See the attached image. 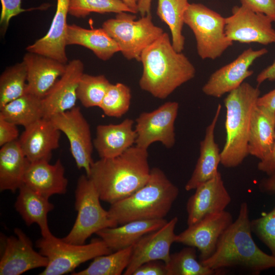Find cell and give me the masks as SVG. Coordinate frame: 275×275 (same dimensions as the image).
<instances>
[{
  "instance_id": "4316f807",
  "label": "cell",
  "mask_w": 275,
  "mask_h": 275,
  "mask_svg": "<svg viewBox=\"0 0 275 275\" xmlns=\"http://www.w3.org/2000/svg\"><path fill=\"white\" fill-rule=\"evenodd\" d=\"M48 199L23 184L19 189L14 204L16 211L26 225L34 223L38 225L42 237L51 233L48 227L47 215L53 209L54 206Z\"/></svg>"
},
{
  "instance_id": "d6986e66",
  "label": "cell",
  "mask_w": 275,
  "mask_h": 275,
  "mask_svg": "<svg viewBox=\"0 0 275 275\" xmlns=\"http://www.w3.org/2000/svg\"><path fill=\"white\" fill-rule=\"evenodd\" d=\"M61 132L49 119L43 118L24 128L18 142L29 161H49L59 147Z\"/></svg>"
},
{
  "instance_id": "f1b7e54d",
  "label": "cell",
  "mask_w": 275,
  "mask_h": 275,
  "mask_svg": "<svg viewBox=\"0 0 275 275\" xmlns=\"http://www.w3.org/2000/svg\"><path fill=\"white\" fill-rule=\"evenodd\" d=\"M67 45L86 47L103 61H107L120 52L118 45L102 28L88 29L74 24H68Z\"/></svg>"
},
{
  "instance_id": "f6af8a7d",
  "label": "cell",
  "mask_w": 275,
  "mask_h": 275,
  "mask_svg": "<svg viewBox=\"0 0 275 275\" xmlns=\"http://www.w3.org/2000/svg\"><path fill=\"white\" fill-rule=\"evenodd\" d=\"M275 80V60L269 66L261 71L256 77V81L259 85L266 80Z\"/></svg>"
},
{
  "instance_id": "8992f818",
  "label": "cell",
  "mask_w": 275,
  "mask_h": 275,
  "mask_svg": "<svg viewBox=\"0 0 275 275\" xmlns=\"http://www.w3.org/2000/svg\"><path fill=\"white\" fill-rule=\"evenodd\" d=\"M99 194L89 178L81 175L75 191V208L77 215L72 228L62 239L67 242L85 244L92 234L118 225L102 207Z\"/></svg>"
},
{
  "instance_id": "ee69618b",
  "label": "cell",
  "mask_w": 275,
  "mask_h": 275,
  "mask_svg": "<svg viewBox=\"0 0 275 275\" xmlns=\"http://www.w3.org/2000/svg\"><path fill=\"white\" fill-rule=\"evenodd\" d=\"M257 105L275 114V89L260 96Z\"/></svg>"
},
{
  "instance_id": "ac0fdd59",
  "label": "cell",
  "mask_w": 275,
  "mask_h": 275,
  "mask_svg": "<svg viewBox=\"0 0 275 275\" xmlns=\"http://www.w3.org/2000/svg\"><path fill=\"white\" fill-rule=\"evenodd\" d=\"M84 70V64L79 59L67 64L64 74L42 99L44 118L50 119L75 106L78 99L77 89Z\"/></svg>"
},
{
  "instance_id": "6da1fadb",
  "label": "cell",
  "mask_w": 275,
  "mask_h": 275,
  "mask_svg": "<svg viewBox=\"0 0 275 275\" xmlns=\"http://www.w3.org/2000/svg\"><path fill=\"white\" fill-rule=\"evenodd\" d=\"M150 172L147 150L133 146L118 156L94 161L87 176L100 200L111 205L143 186Z\"/></svg>"
},
{
  "instance_id": "9a60e30c",
  "label": "cell",
  "mask_w": 275,
  "mask_h": 275,
  "mask_svg": "<svg viewBox=\"0 0 275 275\" xmlns=\"http://www.w3.org/2000/svg\"><path fill=\"white\" fill-rule=\"evenodd\" d=\"M178 221L177 217H174L159 229L140 238L132 246L130 261L124 274L132 275L136 269L147 262L168 263L171 246L175 242V229Z\"/></svg>"
},
{
  "instance_id": "8d00e7d4",
  "label": "cell",
  "mask_w": 275,
  "mask_h": 275,
  "mask_svg": "<svg viewBox=\"0 0 275 275\" xmlns=\"http://www.w3.org/2000/svg\"><path fill=\"white\" fill-rule=\"evenodd\" d=\"M131 98L127 86L121 82L111 84L99 107L108 117L120 118L129 110Z\"/></svg>"
},
{
  "instance_id": "277c9868",
  "label": "cell",
  "mask_w": 275,
  "mask_h": 275,
  "mask_svg": "<svg viewBox=\"0 0 275 275\" xmlns=\"http://www.w3.org/2000/svg\"><path fill=\"white\" fill-rule=\"evenodd\" d=\"M178 187L159 168L151 169L147 183L130 196L111 205V218L118 225L142 219L164 218L177 198Z\"/></svg>"
},
{
  "instance_id": "5bb4252c",
  "label": "cell",
  "mask_w": 275,
  "mask_h": 275,
  "mask_svg": "<svg viewBox=\"0 0 275 275\" xmlns=\"http://www.w3.org/2000/svg\"><path fill=\"white\" fill-rule=\"evenodd\" d=\"M266 48L243 50L234 60L213 72L202 90L205 95L221 98L239 87L254 71L250 69L255 60L266 54Z\"/></svg>"
},
{
  "instance_id": "484cf974",
  "label": "cell",
  "mask_w": 275,
  "mask_h": 275,
  "mask_svg": "<svg viewBox=\"0 0 275 275\" xmlns=\"http://www.w3.org/2000/svg\"><path fill=\"white\" fill-rule=\"evenodd\" d=\"M275 139V114L257 105L254 108L248 141L249 155L260 160L271 151Z\"/></svg>"
},
{
  "instance_id": "83f0119b",
  "label": "cell",
  "mask_w": 275,
  "mask_h": 275,
  "mask_svg": "<svg viewBox=\"0 0 275 275\" xmlns=\"http://www.w3.org/2000/svg\"><path fill=\"white\" fill-rule=\"evenodd\" d=\"M29 160L18 139L5 144L0 149V190L15 193L23 184Z\"/></svg>"
},
{
  "instance_id": "8fae6325",
  "label": "cell",
  "mask_w": 275,
  "mask_h": 275,
  "mask_svg": "<svg viewBox=\"0 0 275 275\" xmlns=\"http://www.w3.org/2000/svg\"><path fill=\"white\" fill-rule=\"evenodd\" d=\"M225 32L232 41L256 43L266 45L275 43L273 22L268 16L256 12L241 5L235 6L232 14L225 17Z\"/></svg>"
},
{
  "instance_id": "2e32d148",
  "label": "cell",
  "mask_w": 275,
  "mask_h": 275,
  "mask_svg": "<svg viewBox=\"0 0 275 275\" xmlns=\"http://www.w3.org/2000/svg\"><path fill=\"white\" fill-rule=\"evenodd\" d=\"M15 236L7 238L0 260L1 275H19L39 267H45L47 258L33 249L32 241L19 228Z\"/></svg>"
},
{
  "instance_id": "5b68a950",
  "label": "cell",
  "mask_w": 275,
  "mask_h": 275,
  "mask_svg": "<svg viewBox=\"0 0 275 275\" xmlns=\"http://www.w3.org/2000/svg\"><path fill=\"white\" fill-rule=\"evenodd\" d=\"M260 93L258 87L243 82L229 92L224 100L226 111V138L221 151V164L226 168L239 166L249 155L248 141L251 118Z\"/></svg>"
},
{
  "instance_id": "e0dca14e",
  "label": "cell",
  "mask_w": 275,
  "mask_h": 275,
  "mask_svg": "<svg viewBox=\"0 0 275 275\" xmlns=\"http://www.w3.org/2000/svg\"><path fill=\"white\" fill-rule=\"evenodd\" d=\"M195 190L186 203L187 226L195 224L208 214L225 210L231 201L219 172Z\"/></svg>"
},
{
  "instance_id": "cb8c5ba5",
  "label": "cell",
  "mask_w": 275,
  "mask_h": 275,
  "mask_svg": "<svg viewBox=\"0 0 275 275\" xmlns=\"http://www.w3.org/2000/svg\"><path fill=\"white\" fill-rule=\"evenodd\" d=\"M133 124L126 119L119 124L97 126L93 145L100 158L118 156L133 146L136 138Z\"/></svg>"
},
{
  "instance_id": "f546056e",
  "label": "cell",
  "mask_w": 275,
  "mask_h": 275,
  "mask_svg": "<svg viewBox=\"0 0 275 275\" xmlns=\"http://www.w3.org/2000/svg\"><path fill=\"white\" fill-rule=\"evenodd\" d=\"M0 117L16 125L27 127L44 118L42 99L26 93L0 108Z\"/></svg>"
},
{
  "instance_id": "d4e9b609",
  "label": "cell",
  "mask_w": 275,
  "mask_h": 275,
  "mask_svg": "<svg viewBox=\"0 0 275 275\" xmlns=\"http://www.w3.org/2000/svg\"><path fill=\"white\" fill-rule=\"evenodd\" d=\"M167 222L164 218L133 221L119 227L103 229L96 234L115 252L132 246L143 236L159 229Z\"/></svg>"
},
{
  "instance_id": "bcb514c9",
  "label": "cell",
  "mask_w": 275,
  "mask_h": 275,
  "mask_svg": "<svg viewBox=\"0 0 275 275\" xmlns=\"http://www.w3.org/2000/svg\"><path fill=\"white\" fill-rule=\"evenodd\" d=\"M259 189L261 192L273 194H275V171L267 178L263 179L259 184Z\"/></svg>"
},
{
  "instance_id": "44dd1931",
  "label": "cell",
  "mask_w": 275,
  "mask_h": 275,
  "mask_svg": "<svg viewBox=\"0 0 275 275\" xmlns=\"http://www.w3.org/2000/svg\"><path fill=\"white\" fill-rule=\"evenodd\" d=\"M27 69L26 93L42 99L64 74L67 64L28 52L23 58Z\"/></svg>"
},
{
  "instance_id": "4dcf8cb0",
  "label": "cell",
  "mask_w": 275,
  "mask_h": 275,
  "mask_svg": "<svg viewBox=\"0 0 275 275\" xmlns=\"http://www.w3.org/2000/svg\"><path fill=\"white\" fill-rule=\"evenodd\" d=\"M189 4L188 0H158L157 15L169 26L172 45L179 52L184 48L182 30L184 14Z\"/></svg>"
},
{
  "instance_id": "7402d4cb",
  "label": "cell",
  "mask_w": 275,
  "mask_h": 275,
  "mask_svg": "<svg viewBox=\"0 0 275 275\" xmlns=\"http://www.w3.org/2000/svg\"><path fill=\"white\" fill-rule=\"evenodd\" d=\"M23 184L48 198L53 195L66 193L68 180L61 159H58L53 164L45 160L29 161Z\"/></svg>"
},
{
  "instance_id": "603a6c76",
  "label": "cell",
  "mask_w": 275,
  "mask_h": 275,
  "mask_svg": "<svg viewBox=\"0 0 275 275\" xmlns=\"http://www.w3.org/2000/svg\"><path fill=\"white\" fill-rule=\"evenodd\" d=\"M222 105L218 104L214 116L207 127L204 138L200 144V155L193 174L185 186L187 191L195 189L200 184L212 178L218 173L221 151L214 139V131Z\"/></svg>"
},
{
  "instance_id": "7c38bea8",
  "label": "cell",
  "mask_w": 275,
  "mask_h": 275,
  "mask_svg": "<svg viewBox=\"0 0 275 275\" xmlns=\"http://www.w3.org/2000/svg\"><path fill=\"white\" fill-rule=\"evenodd\" d=\"M53 125L68 139L71 153L79 169H84L87 176L90 172L93 142L90 125L80 109L75 106L57 114L49 119Z\"/></svg>"
},
{
  "instance_id": "60d3db41",
  "label": "cell",
  "mask_w": 275,
  "mask_h": 275,
  "mask_svg": "<svg viewBox=\"0 0 275 275\" xmlns=\"http://www.w3.org/2000/svg\"><path fill=\"white\" fill-rule=\"evenodd\" d=\"M17 125L0 117V146L18 140Z\"/></svg>"
},
{
  "instance_id": "7bdbcfd3",
  "label": "cell",
  "mask_w": 275,
  "mask_h": 275,
  "mask_svg": "<svg viewBox=\"0 0 275 275\" xmlns=\"http://www.w3.org/2000/svg\"><path fill=\"white\" fill-rule=\"evenodd\" d=\"M257 168L267 175H270L275 171V139L271 152L265 158L260 160Z\"/></svg>"
},
{
  "instance_id": "1f68e13d",
  "label": "cell",
  "mask_w": 275,
  "mask_h": 275,
  "mask_svg": "<svg viewBox=\"0 0 275 275\" xmlns=\"http://www.w3.org/2000/svg\"><path fill=\"white\" fill-rule=\"evenodd\" d=\"M132 246L97 256L86 269L73 275H120L126 269L130 259Z\"/></svg>"
},
{
  "instance_id": "d6a6232c",
  "label": "cell",
  "mask_w": 275,
  "mask_h": 275,
  "mask_svg": "<svg viewBox=\"0 0 275 275\" xmlns=\"http://www.w3.org/2000/svg\"><path fill=\"white\" fill-rule=\"evenodd\" d=\"M196 248H184L178 252L171 254L166 264L167 275H213L219 274L221 270H212L197 260Z\"/></svg>"
},
{
  "instance_id": "ab89813d",
  "label": "cell",
  "mask_w": 275,
  "mask_h": 275,
  "mask_svg": "<svg viewBox=\"0 0 275 275\" xmlns=\"http://www.w3.org/2000/svg\"><path fill=\"white\" fill-rule=\"evenodd\" d=\"M241 5L253 11L264 14L275 22V0H240Z\"/></svg>"
},
{
  "instance_id": "ba28073f",
  "label": "cell",
  "mask_w": 275,
  "mask_h": 275,
  "mask_svg": "<svg viewBox=\"0 0 275 275\" xmlns=\"http://www.w3.org/2000/svg\"><path fill=\"white\" fill-rule=\"evenodd\" d=\"M36 245L48 259L47 265L40 275L68 273L87 261L113 252L101 238L94 239L87 244H75L58 238L52 233L38 239Z\"/></svg>"
},
{
  "instance_id": "9c48e42d",
  "label": "cell",
  "mask_w": 275,
  "mask_h": 275,
  "mask_svg": "<svg viewBox=\"0 0 275 275\" xmlns=\"http://www.w3.org/2000/svg\"><path fill=\"white\" fill-rule=\"evenodd\" d=\"M184 21L194 33L198 54L203 60H215L233 45L225 34V17L202 4H189Z\"/></svg>"
},
{
  "instance_id": "74e56055",
  "label": "cell",
  "mask_w": 275,
  "mask_h": 275,
  "mask_svg": "<svg viewBox=\"0 0 275 275\" xmlns=\"http://www.w3.org/2000/svg\"><path fill=\"white\" fill-rule=\"evenodd\" d=\"M252 232L275 257V207L268 213L251 221Z\"/></svg>"
},
{
  "instance_id": "52a82bcc",
  "label": "cell",
  "mask_w": 275,
  "mask_h": 275,
  "mask_svg": "<svg viewBox=\"0 0 275 275\" xmlns=\"http://www.w3.org/2000/svg\"><path fill=\"white\" fill-rule=\"evenodd\" d=\"M135 14L122 12L105 21L102 28L118 45L120 52L128 60L140 61L143 51L163 33L155 25L151 13L136 20Z\"/></svg>"
},
{
  "instance_id": "c3c4849f",
  "label": "cell",
  "mask_w": 275,
  "mask_h": 275,
  "mask_svg": "<svg viewBox=\"0 0 275 275\" xmlns=\"http://www.w3.org/2000/svg\"><path fill=\"white\" fill-rule=\"evenodd\" d=\"M123 2L128 7L133 14L138 13V4L139 0H122Z\"/></svg>"
},
{
  "instance_id": "836d02e7",
  "label": "cell",
  "mask_w": 275,
  "mask_h": 275,
  "mask_svg": "<svg viewBox=\"0 0 275 275\" xmlns=\"http://www.w3.org/2000/svg\"><path fill=\"white\" fill-rule=\"evenodd\" d=\"M27 69L24 62L7 68L0 76V108L26 93Z\"/></svg>"
},
{
  "instance_id": "4fadbf2b",
  "label": "cell",
  "mask_w": 275,
  "mask_h": 275,
  "mask_svg": "<svg viewBox=\"0 0 275 275\" xmlns=\"http://www.w3.org/2000/svg\"><path fill=\"white\" fill-rule=\"evenodd\" d=\"M233 222L232 214L226 210L208 214L176 235L175 242L197 249L200 261L205 260L213 254L220 237Z\"/></svg>"
},
{
  "instance_id": "ffe728a7",
  "label": "cell",
  "mask_w": 275,
  "mask_h": 275,
  "mask_svg": "<svg viewBox=\"0 0 275 275\" xmlns=\"http://www.w3.org/2000/svg\"><path fill=\"white\" fill-rule=\"evenodd\" d=\"M70 0H57V8L50 28L46 34L26 48L28 52L49 57L67 64L66 53Z\"/></svg>"
},
{
  "instance_id": "3957f363",
  "label": "cell",
  "mask_w": 275,
  "mask_h": 275,
  "mask_svg": "<svg viewBox=\"0 0 275 275\" xmlns=\"http://www.w3.org/2000/svg\"><path fill=\"white\" fill-rule=\"evenodd\" d=\"M248 204L240 206L238 216L220 237L215 251L200 261L212 270L239 267L255 273L275 268V257L262 251L252 236Z\"/></svg>"
},
{
  "instance_id": "b9f144b4",
  "label": "cell",
  "mask_w": 275,
  "mask_h": 275,
  "mask_svg": "<svg viewBox=\"0 0 275 275\" xmlns=\"http://www.w3.org/2000/svg\"><path fill=\"white\" fill-rule=\"evenodd\" d=\"M161 261H152L144 263L132 275H167L166 264Z\"/></svg>"
},
{
  "instance_id": "30bf717a",
  "label": "cell",
  "mask_w": 275,
  "mask_h": 275,
  "mask_svg": "<svg viewBox=\"0 0 275 275\" xmlns=\"http://www.w3.org/2000/svg\"><path fill=\"white\" fill-rule=\"evenodd\" d=\"M176 101L164 103L150 112H144L136 119L135 146L148 150L153 143L160 142L167 148L175 143V122L179 110Z\"/></svg>"
},
{
  "instance_id": "d590c367",
  "label": "cell",
  "mask_w": 275,
  "mask_h": 275,
  "mask_svg": "<svg viewBox=\"0 0 275 275\" xmlns=\"http://www.w3.org/2000/svg\"><path fill=\"white\" fill-rule=\"evenodd\" d=\"M132 13L122 0H70L69 14L85 18L91 13Z\"/></svg>"
},
{
  "instance_id": "e575fe53",
  "label": "cell",
  "mask_w": 275,
  "mask_h": 275,
  "mask_svg": "<svg viewBox=\"0 0 275 275\" xmlns=\"http://www.w3.org/2000/svg\"><path fill=\"white\" fill-rule=\"evenodd\" d=\"M111 84L104 75L84 73L77 89V99L86 107H99Z\"/></svg>"
},
{
  "instance_id": "7dc6e473",
  "label": "cell",
  "mask_w": 275,
  "mask_h": 275,
  "mask_svg": "<svg viewBox=\"0 0 275 275\" xmlns=\"http://www.w3.org/2000/svg\"><path fill=\"white\" fill-rule=\"evenodd\" d=\"M151 2L152 0H139L138 10L141 16H144L151 13Z\"/></svg>"
},
{
  "instance_id": "f35d334b",
  "label": "cell",
  "mask_w": 275,
  "mask_h": 275,
  "mask_svg": "<svg viewBox=\"0 0 275 275\" xmlns=\"http://www.w3.org/2000/svg\"><path fill=\"white\" fill-rule=\"evenodd\" d=\"M21 1L22 0H1L2 10L0 24L2 32H6L12 18L20 13L34 9H45L49 7V5L45 4L37 8L23 9L21 8Z\"/></svg>"
},
{
  "instance_id": "7a4b0ae2",
  "label": "cell",
  "mask_w": 275,
  "mask_h": 275,
  "mask_svg": "<svg viewBox=\"0 0 275 275\" xmlns=\"http://www.w3.org/2000/svg\"><path fill=\"white\" fill-rule=\"evenodd\" d=\"M141 89L159 99H165L177 88L192 79L196 68L188 58L173 47L164 32L142 52Z\"/></svg>"
}]
</instances>
